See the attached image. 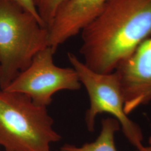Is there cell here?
<instances>
[{"instance_id":"7","label":"cell","mask_w":151,"mask_h":151,"mask_svg":"<svg viewBox=\"0 0 151 151\" xmlns=\"http://www.w3.org/2000/svg\"><path fill=\"white\" fill-rule=\"evenodd\" d=\"M109 0H67L49 27L48 47L54 53L60 45L76 35L102 10Z\"/></svg>"},{"instance_id":"2","label":"cell","mask_w":151,"mask_h":151,"mask_svg":"<svg viewBox=\"0 0 151 151\" xmlns=\"http://www.w3.org/2000/svg\"><path fill=\"white\" fill-rule=\"evenodd\" d=\"M47 28L11 0H0V88L5 89L48 47Z\"/></svg>"},{"instance_id":"1","label":"cell","mask_w":151,"mask_h":151,"mask_svg":"<svg viewBox=\"0 0 151 151\" xmlns=\"http://www.w3.org/2000/svg\"><path fill=\"white\" fill-rule=\"evenodd\" d=\"M81 32L83 63L101 74L114 72L151 36V0H109Z\"/></svg>"},{"instance_id":"12","label":"cell","mask_w":151,"mask_h":151,"mask_svg":"<svg viewBox=\"0 0 151 151\" xmlns=\"http://www.w3.org/2000/svg\"><path fill=\"white\" fill-rule=\"evenodd\" d=\"M149 143H150V146L151 147V135L150 136V138H149Z\"/></svg>"},{"instance_id":"9","label":"cell","mask_w":151,"mask_h":151,"mask_svg":"<svg viewBox=\"0 0 151 151\" xmlns=\"http://www.w3.org/2000/svg\"><path fill=\"white\" fill-rule=\"evenodd\" d=\"M67 0H34L38 14L48 29L60 7Z\"/></svg>"},{"instance_id":"4","label":"cell","mask_w":151,"mask_h":151,"mask_svg":"<svg viewBox=\"0 0 151 151\" xmlns=\"http://www.w3.org/2000/svg\"><path fill=\"white\" fill-rule=\"evenodd\" d=\"M68 58L79 80L86 89L90 107L85 114V123L89 132L95 130L97 115L109 114L119 122L125 138L136 148L143 146V135L140 127L124 111V99L117 73H96L88 68L75 55L68 53Z\"/></svg>"},{"instance_id":"6","label":"cell","mask_w":151,"mask_h":151,"mask_svg":"<svg viewBox=\"0 0 151 151\" xmlns=\"http://www.w3.org/2000/svg\"><path fill=\"white\" fill-rule=\"evenodd\" d=\"M119 76L127 115L151 102V36L115 70Z\"/></svg>"},{"instance_id":"3","label":"cell","mask_w":151,"mask_h":151,"mask_svg":"<svg viewBox=\"0 0 151 151\" xmlns=\"http://www.w3.org/2000/svg\"><path fill=\"white\" fill-rule=\"evenodd\" d=\"M47 107L27 95L0 88V146L5 151H51L62 137Z\"/></svg>"},{"instance_id":"10","label":"cell","mask_w":151,"mask_h":151,"mask_svg":"<svg viewBox=\"0 0 151 151\" xmlns=\"http://www.w3.org/2000/svg\"><path fill=\"white\" fill-rule=\"evenodd\" d=\"M11 1L15 2L17 5L21 7L23 10L32 14L33 16H35L38 20L43 24L44 27H45L44 24L42 20L38 14L34 0H11Z\"/></svg>"},{"instance_id":"5","label":"cell","mask_w":151,"mask_h":151,"mask_svg":"<svg viewBox=\"0 0 151 151\" xmlns=\"http://www.w3.org/2000/svg\"><path fill=\"white\" fill-rule=\"evenodd\" d=\"M54 54L49 47L39 52L4 90L25 94L36 105L47 108L56 92L79 90L82 84L76 71L73 67L57 66Z\"/></svg>"},{"instance_id":"11","label":"cell","mask_w":151,"mask_h":151,"mask_svg":"<svg viewBox=\"0 0 151 151\" xmlns=\"http://www.w3.org/2000/svg\"><path fill=\"white\" fill-rule=\"evenodd\" d=\"M135 151H151V147L150 146H143L140 148H137V150Z\"/></svg>"},{"instance_id":"8","label":"cell","mask_w":151,"mask_h":151,"mask_svg":"<svg viewBox=\"0 0 151 151\" xmlns=\"http://www.w3.org/2000/svg\"><path fill=\"white\" fill-rule=\"evenodd\" d=\"M120 128L119 122L113 117L103 119L100 133L95 141L81 147L65 144L60 147V151H117L114 138Z\"/></svg>"}]
</instances>
